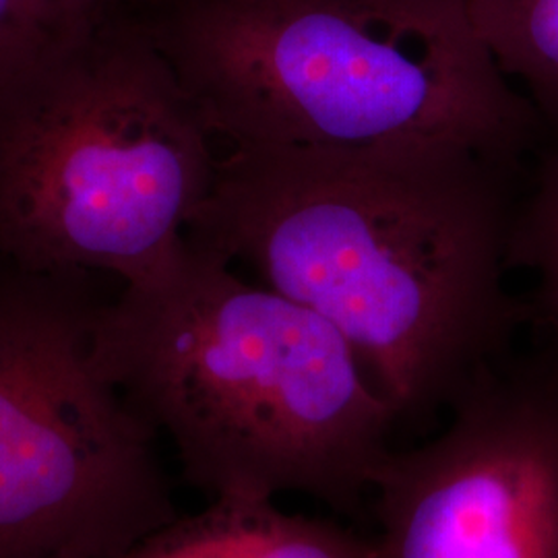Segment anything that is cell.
<instances>
[{
  "instance_id": "6da1fadb",
  "label": "cell",
  "mask_w": 558,
  "mask_h": 558,
  "mask_svg": "<svg viewBox=\"0 0 558 558\" xmlns=\"http://www.w3.org/2000/svg\"><path fill=\"white\" fill-rule=\"evenodd\" d=\"M518 166L458 143L230 147L186 239L327 320L399 422L513 352Z\"/></svg>"
},
{
  "instance_id": "7a4b0ae2",
  "label": "cell",
  "mask_w": 558,
  "mask_h": 558,
  "mask_svg": "<svg viewBox=\"0 0 558 558\" xmlns=\"http://www.w3.org/2000/svg\"><path fill=\"white\" fill-rule=\"evenodd\" d=\"M104 371L211 499L373 493L398 418L317 313L184 240L101 306Z\"/></svg>"
},
{
  "instance_id": "3957f363",
  "label": "cell",
  "mask_w": 558,
  "mask_h": 558,
  "mask_svg": "<svg viewBox=\"0 0 558 558\" xmlns=\"http://www.w3.org/2000/svg\"><path fill=\"white\" fill-rule=\"evenodd\" d=\"M135 13L230 147L458 143L521 168L544 129L468 0H143Z\"/></svg>"
},
{
  "instance_id": "277c9868",
  "label": "cell",
  "mask_w": 558,
  "mask_h": 558,
  "mask_svg": "<svg viewBox=\"0 0 558 558\" xmlns=\"http://www.w3.org/2000/svg\"><path fill=\"white\" fill-rule=\"evenodd\" d=\"M214 140L135 11L62 38L0 85V260L154 274L211 186Z\"/></svg>"
},
{
  "instance_id": "5b68a950",
  "label": "cell",
  "mask_w": 558,
  "mask_h": 558,
  "mask_svg": "<svg viewBox=\"0 0 558 558\" xmlns=\"http://www.w3.org/2000/svg\"><path fill=\"white\" fill-rule=\"evenodd\" d=\"M92 271L0 260V558H119L179 518L104 371Z\"/></svg>"
},
{
  "instance_id": "8992f818",
  "label": "cell",
  "mask_w": 558,
  "mask_h": 558,
  "mask_svg": "<svg viewBox=\"0 0 558 558\" xmlns=\"http://www.w3.org/2000/svg\"><path fill=\"white\" fill-rule=\"evenodd\" d=\"M375 558H558V352L482 371L437 437L373 486Z\"/></svg>"
},
{
  "instance_id": "52a82bcc",
  "label": "cell",
  "mask_w": 558,
  "mask_h": 558,
  "mask_svg": "<svg viewBox=\"0 0 558 558\" xmlns=\"http://www.w3.org/2000/svg\"><path fill=\"white\" fill-rule=\"evenodd\" d=\"M119 558H375L373 538L274 499L221 497L177 518Z\"/></svg>"
},
{
  "instance_id": "ba28073f",
  "label": "cell",
  "mask_w": 558,
  "mask_h": 558,
  "mask_svg": "<svg viewBox=\"0 0 558 558\" xmlns=\"http://www.w3.org/2000/svg\"><path fill=\"white\" fill-rule=\"evenodd\" d=\"M502 73L558 133V0H468Z\"/></svg>"
},
{
  "instance_id": "9c48e42d",
  "label": "cell",
  "mask_w": 558,
  "mask_h": 558,
  "mask_svg": "<svg viewBox=\"0 0 558 558\" xmlns=\"http://www.w3.org/2000/svg\"><path fill=\"white\" fill-rule=\"evenodd\" d=\"M542 154L534 179L519 193L509 265L534 278L525 302L527 325L558 352V133Z\"/></svg>"
},
{
  "instance_id": "30bf717a",
  "label": "cell",
  "mask_w": 558,
  "mask_h": 558,
  "mask_svg": "<svg viewBox=\"0 0 558 558\" xmlns=\"http://www.w3.org/2000/svg\"><path fill=\"white\" fill-rule=\"evenodd\" d=\"M75 32L81 29L64 27L36 0H0V85Z\"/></svg>"
},
{
  "instance_id": "8fae6325",
  "label": "cell",
  "mask_w": 558,
  "mask_h": 558,
  "mask_svg": "<svg viewBox=\"0 0 558 558\" xmlns=\"http://www.w3.org/2000/svg\"><path fill=\"white\" fill-rule=\"evenodd\" d=\"M69 29H87L140 9L143 0H36Z\"/></svg>"
}]
</instances>
